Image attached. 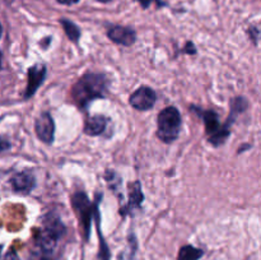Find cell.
<instances>
[{
  "mask_svg": "<svg viewBox=\"0 0 261 260\" xmlns=\"http://www.w3.org/2000/svg\"><path fill=\"white\" fill-rule=\"evenodd\" d=\"M138 249V242L137 239H135L134 235H130L129 237V244H127L126 249L120 254L119 260H134L135 252H137Z\"/></svg>",
  "mask_w": 261,
  "mask_h": 260,
  "instance_id": "cell-16",
  "label": "cell"
},
{
  "mask_svg": "<svg viewBox=\"0 0 261 260\" xmlns=\"http://www.w3.org/2000/svg\"><path fill=\"white\" fill-rule=\"evenodd\" d=\"M65 226L59 217L48 214L43 222L42 228L36 235L35 249L45 254L54 255L58 241L65 233Z\"/></svg>",
  "mask_w": 261,
  "mask_h": 260,
  "instance_id": "cell-2",
  "label": "cell"
},
{
  "mask_svg": "<svg viewBox=\"0 0 261 260\" xmlns=\"http://www.w3.org/2000/svg\"><path fill=\"white\" fill-rule=\"evenodd\" d=\"M194 112L199 115V117H201L204 121V125H205V133L206 137H208V140L211 144H213L214 147H219V145L224 144L226 140L228 139V137L231 135V132H229V126L224 122L222 124L219 121L218 114L213 110H204L199 109L196 106H191Z\"/></svg>",
  "mask_w": 261,
  "mask_h": 260,
  "instance_id": "cell-3",
  "label": "cell"
},
{
  "mask_svg": "<svg viewBox=\"0 0 261 260\" xmlns=\"http://www.w3.org/2000/svg\"><path fill=\"white\" fill-rule=\"evenodd\" d=\"M105 178H106L107 185L110 186L111 190H114V193H117L119 190L120 193V188H121V177L117 175L116 172L111 170H107L106 173H105Z\"/></svg>",
  "mask_w": 261,
  "mask_h": 260,
  "instance_id": "cell-17",
  "label": "cell"
},
{
  "mask_svg": "<svg viewBox=\"0 0 261 260\" xmlns=\"http://www.w3.org/2000/svg\"><path fill=\"white\" fill-rule=\"evenodd\" d=\"M129 201H127V205L121 208V214H133L137 209L140 208L143 200H144V194L142 191V184L140 181H134L133 184L129 185Z\"/></svg>",
  "mask_w": 261,
  "mask_h": 260,
  "instance_id": "cell-11",
  "label": "cell"
},
{
  "mask_svg": "<svg viewBox=\"0 0 261 260\" xmlns=\"http://www.w3.org/2000/svg\"><path fill=\"white\" fill-rule=\"evenodd\" d=\"M56 2L61 5H74L81 2V0H56Z\"/></svg>",
  "mask_w": 261,
  "mask_h": 260,
  "instance_id": "cell-23",
  "label": "cell"
},
{
  "mask_svg": "<svg viewBox=\"0 0 261 260\" xmlns=\"http://www.w3.org/2000/svg\"><path fill=\"white\" fill-rule=\"evenodd\" d=\"M46 73H47V69H46V66L43 64H35V65H32L28 69V83L27 87H25L23 98H31L37 92V89L45 82Z\"/></svg>",
  "mask_w": 261,
  "mask_h": 260,
  "instance_id": "cell-8",
  "label": "cell"
},
{
  "mask_svg": "<svg viewBox=\"0 0 261 260\" xmlns=\"http://www.w3.org/2000/svg\"><path fill=\"white\" fill-rule=\"evenodd\" d=\"M109 92V79L101 73H87L71 88V97L81 109L93 99L105 98Z\"/></svg>",
  "mask_w": 261,
  "mask_h": 260,
  "instance_id": "cell-1",
  "label": "cell"
},
{
  "mask_svg": "<svg viewBox=\"0 0 261 260\" xmlns=\"http://www.w3.org/2000/svg\"><path fill=\"white\" fill-rule=\"evenodd\" d=\"M107 124H109V119L103 115L89 116L84 122V133L89 137H97L106 130Z\"/></svg>",
  "mask_w": 261,
  "mask_h": 260,
  "instance_id": "cell-12",
  "label": "cell"
},
{
  "mask_svg": "<svg viewBox=\"0 0 261 260\" xmlns=\"http://www.w3.org/2000/svg\"><path fill=\"white\" fill-rule=\"evenodd\" d=\"M181 115L175 106L165 107L158 114L157 137L166 144L173 143L180 135Z\"/></svg>",
  "mask_w": 261,
  "mask_h": 260,
  "instance_id": "cell-4",
  "label": "cell"
},
{
  "mask_svg": "<svg viewBox=\"0 0 261 260\" xmlns=\"http://www.w3.org/2000/svg\"><path fill=\"white\" fill-rule=\"evenodd\" d=\"M204 255V251L198 247H194L191 245H185L178 251L177 260H199Z\"/></svg>",
  "mask_w": 261,
  "mask_h": 260,
  "instance_id": "cell-14",
  "label": "cell"
},
{
  "mask_svg": "<svg viewBox=\"0 0 261 260\" xmlns=\"http://www.w3.org/2000/svg\"><path fill=\"white\" fill-rule=\"evenodd\" d=\"M96 2H99V3H110V2H112V0H96Z\"/></svg>",
  "mask_w": 261,
  "mask_h": 260,
  "instance_id": "cell-24",
  "label": "cell"
},
{
  "mask_svg": "<svg viewBox=\"0 0 261 260\" xmlns=\"http://www.w3.org/2000/svg\"><path fill=\"white\" fill-rule=\"evenodd\" d=\"M137 2L140 3V5H142L143 9H147V8H149V5L152 4L153 2H155V4H157L158 7H166V5H167V3L162 2V0H137Z\"/></svg>",
  "mask_w": 261,
  "mask_h": 260,
  "instance_id": "cell-19",
  "label": "cell"
},
{
  "mask_svg": "<svg viewBox=\"0 0 261 260\" xmlns=\"http://www.w3.org/2000/svg\"><path fill=\"white\" fill-rule=\"evenodd\" d=\"M60 23L63 24L66 36H68V37L70 38L73 42H75V43L78 42L79 38H81V30H79L78 25H76L74 22H71V20L66 19V18L60 19Z\"/></svg>",
  "mask_w": 261,
  "mask_h": 260,
  "instance_id": "cell-15",
  "label": "cell"
},
{
  "mask_svg": "<svg viewBox=\"0 0 261 260\" xmlns=\"http://www.w3.org/2000/svg\"><path fill=\"white\" fill-rule=\"evenodd\" d=\"M182 53H188V54H195V46H194L193 42H186L185 50H182Z\"/></svg>",
  "mask_w": 261,
  "mask_h": 260,
  "instance_id": "cell-22",
  "label": "cell"
},
{
  "mask_svg": "<svg viewBox=\"0 0 261 260\" xmlns=\"http://www.w3.org/2000/svg\"><path fill=\"white\" fill-rule=\"evenodd\" d=\"M155 101H157V93L154 89L147 86L139 87L129 98L132 107H134L138 111L150 110L155 105Z\"/></svg>",
  "mask_w": 261,
  "mask_h": 260,
  "instance_id": "cell-6",
  "label": "cell"
},
{
  "mask_svg": "<svg viewBox=\"0 0 261 260\" xmlns=\"http://www.w3.org/2000/svg\"><path fill=\"white\" fill-rule=\"evenodd\" d=\"M247 106H249V102H247L246 98H244V97H236V98L232 99L231 112H229V116L228 119H227L226 124H228L229 126H231V125L233 124L234 119L237 117V115L242 114V112L247 109Z\"/></svg>",
  "mask_w": 261,
  "mask_h": 260,
  "instance_id": "cell-13",
  "label": "cell"
},
{
  "mask_svg": "<svg viewBox=\"0 0 261 260\" xmlns=\"http://www.w3.org/2000/svg\"><path fill=\"white\" fill-rule=\"evenodd\" d=\"M36 134L46 144H51L55 139V122L50 112H42L36 119L35 122Z\"/></svg>",
  "mask_w": 261,
  "mask_h": 260,
  "instance_id": "cell-7",
  "label": "cell"
},
{
  "mask_svg": "<svg viewBox=\"0 0 261 260\" xmlns=\"http://www.w3.org/2000/svg\"><path fill=\"white\" fill-rule=\"evenodd\" d=\"M2 33H3V27H2V23H0V37H2Z\"/></svg>",
  "mask_w": 261,
  "mask_h": 260,
  "instance_id": "cell-25",
  "label": "cell"
},
{
  "mask_svg": "<svg viewBox=\"0 0 261 260\" xmlns=\"http://www.w3.org/2000/svg\"><path fill=\"white\" fill-rule=\"evenodd\" d=\"M9 148H10L9 140H5L3 139V138H0V153L5 152V150H8Z\"/></svg>",
  "mask_w": 261,
  "mask_h": 260,
  "instance_id": "cell-21",
  "label": "cell"
},
{
  "mask_svg": "<svg viewBox=\"0 0 261 260\" xmlns=\"http://www.w3.org/2000/svg\"><path fill=\"white\" fill-rule=\"evenodd\" d=\"M102 198V194L96 196V201L93 204L88 199V196L83 193V191H76L73 196H71V204L75 211L76 217L79 218L82 227H83L84 236L86 240L89 239V232H91V223L92 218L94 217L96 212L98 211L99 200Z\"/></svg>",
  "mask_w": 261,
  "mask_h": 260,
  "instance_id": "cell-5",
  "label": "cell"
},
{
  "mask_svg": "<svg viewBox=\"0 0 261 260\" xmlns=\"http://www.w3.org/2000/svg\"><path fill=\"white\" fill-rule=\"evenodd\" d=\"M0 260H20L14 250H4V246L0 245Z\"/></svg>",
  "mask_w": 261,
  "mask_h": 260,
  "instance_id": "cell-18",
  "label": "cell"
},
{
  "mask_svg": "<svg viewBox=\"0 0 261 260\" xmlns=\"http://www.w3.org/2000/svg\"><path fill=\"white\" fill-rule=\"evenodd\" d=\"M249 33H250V37H251L252 40L255 41V45H256V43H257V38H259V28L250 27Z\"/></svg>",
  "mask_w": 261,
  "mask_h": 260,
  "instance_id": "cell-20",
  "label": "cell"
},
{
  "mask_svg": "<svg viewBox=\"0 0 261 260\" xmlns=\"http://www.w3.org/2000/svg\"><path fill=\"white\" fill-rule=\"evenodd\" d=\"M107 36L112 42L121 46L134 45L137 41V32L130 27H124V25H111L107 30Z\"/></svg>",
  "mask_w": 261,
  "mask_h": 260,
  "instance_id": "cell-9",
  "label": "cell"
},
{
  "mask_svg": "<svg viewBox=\"0 0 261 260\" xmlns=\"http://www.w3.org/2000/svg\"><path fill=\"white\" fill-rule=\"evenodd\" d=\"M10 185L15 193L31 194V191L36 188V177L31 171H20L12 176Z\"/></svg>",
  "mask_w": 261,
  "mask_h": 260,
  "instance_id": "cell-10",
  "label": "cell"
}]
</instances>
